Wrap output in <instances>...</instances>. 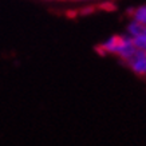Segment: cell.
Here are the masks:
<instances>
[{
    "label": "cell",
    "mask_w": 146,
    "mask_h": 146,
    "mask_svg": "<svg viewBox=\"0 0 146 146\" xmlns=\"http://www.w3.org/2000/svg\"><path fill=\"white\" fill-rule=\"evenodd\" d=\"M143 34H146L145 24H142V23L131 19V22L129 23V26H127V35H130L131 38H135V36L143 35Z\"/></svg>",
    "instance_id": "obj_4"
},
{
    "label": "cell",
    "mask_w": 146,
    "mask_h": 146,
    "mask_svg": "<svg viewBox=\"0 0 146 146\" xmlns=\"http://www.w3.org/2000/svg\"><path fill=\"white\" fill-rule=\"evenodd\" d=\"M121 43V36H111L106 42H103L101 44V47L98 48V51L101 54H114L117 52V50L119 47Z\"/></svg>",
    "instance_id": "obj_3"
},
{
    "label": "cell",
    "mask_w": 146,
    "mask_h": 146,
    "mask_svg": "<svg viewBox=\"0 0 146 146\" xmlns=\"http://www.w3.org/2000/svg\"><path fill=\"white\" fill-rule=\"evenodd\" d=\"M137 51V48L134 47L133 44V38L130 35H123L121 36V43H119V47L117 50L115 55L119 56L123 62L129 60L130 58L133 56V54Z\"/></svg>",
    "instance_id": "obj_2"
},
{
    "label": "cell",
    "mask_w": 146,
    "mask_h": 146,
    "mask_svg": "<svg viewBox=\"0 0 146 146\" xmlns=\"http://www.w3.org/2000/svg\"><path fill=\"white\" fill-rule=\"evenodd\" d=\"M133 44L137 50H139V51H145L146 52V34L133 38Z\"/></svg>",
    "instance_id": "obj_6"
},
{
    "label": "cell",
    "mask_w": 146,
    "mask_h": 146,
    "mask_svg": "<svg viewBox=\"0 0 146 146\" xmlns=\"http://www.w3.org/2000/svg\"><path fill=\"white\" fill-rule=\"evenodd\" d=\"M130 15H131L133 20H137L146 26V5H139L137 8L130 9Z\"/></svg>",
    "instance_id": "obj_5"
},
{
    "label": "cell",
    "mask_w": 146,
    "mask_h": 146,
    "mask_svg": "<svg viewBox=\"0 0 146 146\" xmlns=\"http://www.w3.org/2000/svg\"><path fill=\"white\" fill-rule=\"evenodd\" d=\"M90 11H93V8H84L83 13H90Z\"/></svg>",
    "instance_id": "obj_7"
},
{
    "label": "cell",
    "mask_w": 146,
    "mask_h": 146,
    "mask_svg": "<svg viewBox=\"0 0 146 146\" xmlns=\"http://www.w3.org/2000/svg\"><path fill=\"white\" fill-rule=\"evenodd\" d=\"M126 64L130 67V70L134 74L139 76H146V52L137 50L133 54V56L126 60Z\"/></svg>",
    "instance_id": "obj_1"
}]
</instances>
